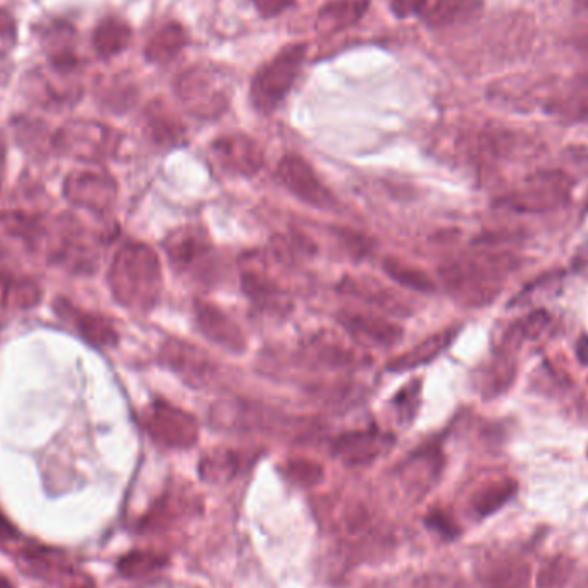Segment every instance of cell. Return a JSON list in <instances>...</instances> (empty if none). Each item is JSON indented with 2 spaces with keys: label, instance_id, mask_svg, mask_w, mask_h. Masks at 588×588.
<instances>
[{
  "label": "cell",
  "instance_id": "cell-1",
  "mask_svg": "<svg viewBox=\"0 0 588 588\" xmlns=\"http://www.w3.org/2000/svg\"><path fill=\"white\" fill-rule=\"evenodd\" d=\"M518 258L509 252H478L444 265V286L466 307H482L496 296L501 276L516 269Z\"/></svg>",
  "mask_w": 588,
  "mask_h": 588
},
{
  "label": "cell",
  "instance_id": "cell-2",
  "mask_svg": "<svg viewBox=\"0 0 588 588\" xmlns=\"http://www.w3.org/2000/svg\"><path fill=\"white\" fill-rule=\"evenodd\" d=\"M117 300L131 310H152L162 293V269L152 248L129 243L119 252L111 274Z\"/></svg>",
  "mask_w": 588,
  "mask_h": 588
},
{
  "label": "cell",
  "instance_id": "cell-3",
  "mask_svg": "<svg viewBox=\"0 0 588 588\" xmlns=\"http://www.w3.org/2000/svg\"><path fill=\"white\" fill-rule=\"evenodd\" d=\"M307 59L305 43H289L265 62L253 76L250 86L252 105L262 114H270L286 100Z\"/></svg>",
  "mask_w": 588,
  "mask_h": 588
},
{
  "label": "cell",
  "instance_id": "cell-4",
  "mask_svg": "<svg viewBox=\"0 0 588 588\" xmlns=\"http://www.w3.org/2000/svg\"><path fill=\"white\" fill-rule=\"evenodd\" d=\"M176 92L186 111L205 121L221 117L229 105L226 78L217 69L205 66H193L179 74Z\"/></svg>",
  "mask_w": 588,
  "mask_h": 588
},
{
  "label": "cell",
  "instance_id": "cell-5",
  "mask_svg": "<svg viewBox=\"0 0 588 588\" xmlns=\"http://www.w3.org/2000/svg\"><path fill=\"white\" fill-rule=\"evenodd\" d=\"M145 425L152 439L169 449H191L200 437L196 418L183 408L162 399H157L150 406Z\"/></svg>",
  "mask_w": 588,
  "mask_h": 588
},
{
  "label": "cell",
  "instance_id": "cell-6",
  "mask_svg": "<svg viewBox=\"0 0 588 588\" xmlns=\"http://www.w3.org/2000/svg\"><path fill=\"white\" fill-rule=\"evenodd\" d=\"M167 257L186 276L207 279L214 267V248L200 227H179L166 239Z\"/></svg>",
  "mask_w": 588,
  "mask_h": 588
},
{
  "label": "cell",
  "instance_id": "cell-7",
  "mask_svg": "<svg viewBox=\"0 0 588 588\" xmlns=\"http://www.w3.org/2000/svg\"><path fill=\"white\" fill-rule=\"evenodd\" d=\"M277 179L286 190L315 209L336 207V196L320 181L317 172L300 155H286L277 166Z\"/></svg>",
  "mask_w": 588,
  "mask_h": 588
},
{
  "label": "cell",
  "instance_id": "cell-8",
  "mask_svg": "<svg viewBox=\"0 0 588 588\" xmlns=\"http://www.w3.org/2000/svg\"><path fill=\"white\" fill-rule=\"evenodd\" d=\"M212 159L227 176L250 178L264 167V150L252 136L243 133L224 135L212 143Z\"/></svg>",
  "mask_w": 588,
  "mask_h": 588
},
{
  "label": "cell",
  "instance_id": "cell-9",
  "mask_svg": "<svg viewBox=\"0 0 588 588\" xmlns=\"http://www.w3.org/2000/svg\"><path fill=\"white\" fill-rule=\"evenodd\" d=\"M396 437L391 432L370 427L339 435L332 444V454L346 466H368L391 451Z\"/></svg>",
  "mask_w": 588,
  "mask_h": 588
},
{
  "label": "cell",
  "instance_id": "cell-10",
  "mask_svg": "<svg viewBox=\"0 0 588 588\" xmlns=\"http://www.w3.org/2000/svg\"><path fill=\"white\" fill-rule=\"evenodd\" d=\"M162 362L191 386L207 384L215 374V365L207 353L195 344L181 339H169L160 350Z\"/></svg>",
  "mask_w": 588,
  "mask_h": 588
},
{
  "label": "cell",
  "instance_id": "cell-11",
  "mask_svg": "<svg viewBox=\"0 0 588 588\" xmlns=\"http://www.w3.org/2000/svg\"><path fill=\"white\" fill-rule=\"evenodd\" d=\"M195 319L198 331L212 343L233 353L245 351V334L222 308L209 301L196 300Z\"/></svg>",
  "mask_w": 588,
  "mask_h": 588
},
{
  "label": "cell",
  "instance_id": "cell-12",
  "mask_svg": "<svg viewBox=\"0 0 588 588\" xmlns=\"http://www.w3.org/2000/svg\"><path fill=\"white\" fill-rule=\"evenodd\" d=\"M339 322L356 343L377 348H392L403 336V329L394 322L372 315V313H341Z\"/></svg>",
  "mask_w": 588,
  "mask_h": 588
},
{
  "label": "cell",
  "instance_id": "cell-13",
  "mask_svg": "<svg viewBox=\"0 0 588 588\" xmlns=\"http://www.w3.org/2000/svg\"><path fill=\"white\" fill-rule=\"evenodd\" d=\"M530 566L508 556H489L477 564V580L482 588H525L530 582Z\"/></svg>",
  "mask_w": 588,
  "mask_h": 588
},
{
  "label": "cell",
  "instance_id": "cell-14",
  "mask_svg": "<svg viewBox=\"0 0 588 588\" xmlns=\"http://www.w3.org/2000/svg\"><path fill=\"white\" fill-rule=\"evenodd\" d=\"M442 468V456L439 449H420L401 465V482L406 492L413 497L425 496V492L432 487Z\"/></svg>",
  "mask_w": 588,
  "mask_h": 588
},
{
  "label": "cell",
  "instance_id": "cell-15",
  "mask_svg": "<svg viewBox=\"0 0 588 588\" xmlns=\"http://www.w3.org/2000/svg\"><path fill=\"white\" fill-rule=\"evenodd\" d=\"M26 568L33 575H38L45 582L59 588H95V583L80 570L69 566L56 558H47L42 554L26 556Z\"/></svg>",
  "mask_w": 588,
  "mask_h": 588
},
{
  "label": "cell",
  "instance_id": "cell-16",
  "mask_svg": "<svg viewBox=\"0 0 588 588\" xmlns=\"http://www.w3.org/2000/svg\"><path fill=\"white\" fill-rule=\"evenodd\" d=\"M188 40L190 37L186 28L178 21H169L150 37L143 54L150 64L166 66L183 52Z\"/></svg>",
  "mask_w": 588,
  "mask_h": 588
},
{
  "label": "cell",
  "instance_id": "cell-17",
  "mask_svg": "<svg viewBox=\"0 0 588 588\" xmlns=\"http://www.w3.org/2000/svg\"><path fill=\"white\" fill-rule=\"evenodd\" d=\"M482 9V0H435L423 13V21L430 28L465 25L478 18Z\"/></svg>",
  "mask_w": 588,
  "mask_h": 588
},
{
  "label": "cell",
  "instance_id": "cell-18",
  "mask_svg": "<svg viewBox=\"0 0 588 588\" xmlns=\"http://www.w3.org/2000/svg\"><path fill=\"white\" fill-rule=\"evenodd\" d=\"M368 0H334L325 4L317 14V31L322 35H334L356 25L367 14Z\"/></svg>",
  "mask_w": 588,
  "mask_h": 588
},
{
  "label": "cell",
  "instance_id": "cell-19",
  "mask_svg": "<svg viewBox=\"0 0 588 588\" xmlns=\"http://www.w3.org/2000/svg\"><path fill=\"white\" fill-rule=\"evenodd\" d=\"M456 334H458V329H444V331L435 332L427 339H423L422 343L415 346L413 350L392 358L389 365H387V370H391V372H408L413 368L423 367L427 363L434 362L442 351H446V348L451 346Z\"/></svg>",
  "mask_w": 588,
  "mask_h": 588
},
{
  "label": "cell",
  "instance_id": "cell-20",
  "mask_svg": "<svg viewBox=\"0 0 588 588\" xmlns=\"http://www.w3.org/2000/svg\"><path fill=\"white\" fill-rule=\"evenodd\" d=\"M303 358L308 365L327 370L353 368L360 362V358L350 351V348L324 336L313 337L303 350Z\"/></svg>",
  "mask_w": 588,
  "mask_h": 588
},
{
  "label": "cell",
  "instance_id": "cell-21",
  "mask_svg": "<svg viewBox=\"0 0 588 588\" xmlns=\"http://www.w3.org/2000/svg\"><path fill=\"white\" fill-rule=\"evenodd\" d=\"M131 38V26L124 19L109 16L102 19L93 31V47L100 57H114L128 49Z\"/></svg>",
  "mask_w": 588,
  "mask_h": 588
},
{
  "label": "cell",
  "instance_id": "cell-22",
  "mask_svg": "<svg viewBox=\"0 0 588 588\" xmlns=\"http://www.w3.org/2000/svg\"><path fill=\"white\" fill-rule=\"evenodd\" d=\"M148 133L152 140L162 147H176L181 145L186 135V128L179 117L174 116L166 105L155 102L148 107Z\"/></svg>",
  "mask_w": 588,
  "mask_h": 588
},
{
  "label": "cell",
  "instance_id": "cell-23",
  "mask_svg": "<svg viewBox=\"0 0 588 588\" xmlns=\"http://www.w3.org/2000/svg\"><path fill=\"white\" fill-rule=\"evenodd\" d=\"M245 465V458L233 449H215L200 461V477L210 484H226L238 477Z\"/></svg>",
  "mask_w": 588,
  "mask_h": 588
},
{
  "label": "cell",
  "instance_id": "cell-24",
  "mask_svg": "<svg viewBox=\"0 0 588 588\" xmlns=\"http://www.w3.org/2000/svg\"><path fill=\"white\" fill-rule=\"evenodd\" d=\"M243 289H245L246 296L252 301L253 307L260 308V310L281 312L288 307L281 289L277 288L272 279L258 270H248L243 274Z\"/></svg>",
  "mask_w": 588,
  "mask_h": 588
},
{
  "label": "cell",
  "instance_id": "cell-25",
  "mask_svg": "<svg viewBox=\"0 0 588 588\" xmlns=\"http://www.w3.org/2000/svg\"><path fill=\"white\" fill-rule=\"evenodd\" d=\"M566 198H568V193L527 186L525 191H518L515 195L504 196L499 205L509 210H515V212H521V214L547 212V210L559 207Z\"/></svg>",
  "mask_w": 588,
  "mask_h": 588
},
{
  "label": "cell",
  "instance_id": "cell-26",
  "mask_svg": "<svg viewBox=\"0 0 588 588\" xmlns=\"http://www.w3.org/2000/svg\"><path fill=\"white\" fill-rule=\"evenodd\" d=\"M516 489H518V485L511 478H503V480H496L492 484L484 485L472 497L473 515L477 518H485V516L496 513L503 508L504 504L508 503L511 497L515 496Z\"/></svg>",
  "mask_w": 588,
  "mask_h": 588
},
{
  "label": "cell",
  "instance_id": "cell-27",
  "mask_svg": "<svg viewBox=\"0 0 588 588\" xmlns=\"http://www.w3.org/2000/svg\"><path fill=\"white\" fill-rule=\"evenodd\" d=\"M341 511H334L331 515L332 527L341 533L344 539H360L367 535L372 528V518L367 508L360 503H350L341 506Z\"/></svg>",
  "mask_w": 588,
  "mask_h": 588
},
{
  "label": "cell",
  "instance_id": "cell-28",
  "mask_svg": "<svg viewBox=\"0 0 588 588\" xmlns=\"http://www.w3.org/2000/svg\"><path fill=\"white\" fill-rule=\"evenodd\" d=\"M382 269L392 281L398 282L405 288L420 291V293H432L435 289L434 282L423 270L415 269L413 265L406 264L399 258H386Z\"/></svg>",
  "mask_w": 588,
  "mask_h": 588
},
{
  "label": "cell",
  "instance_id": "cell-29",
  "mask_svg": "<svg viewBox=\"0 0 588 588\" xmlns=\"http://www.w3.org/2000/svg\"><path fill=\"white\" fill-rule=\"evenodd\" d=\"M344 288L351 294L356 296L365 303H370L374 307H379L380 310L386 312L403 313V303L392 298L391 293L387 289L380 288L379 284H370V282L356 281V279H346Z\"/></svg>",
  "mask_w": 588,
  "mask_h": 588
},
{
  "label": "cell",
  "instance_id": "cell-30",
  "mask_svg": "<svg viewBox=\"0 0 588 588\" xmlns=\"http://www.w3.org/2000/svg\"><path fill=\"white\" fill-rule=\"evenodd\" d=\"M166 564V556H162L159 552H129V554H126V556L119 561V571H121L123 575L129 576V578H136V576L154 573V571L164 568Z\"/></svg>",
  "mask_w": 588,
  "mask_h": 588
},
{
  "label": "cell",
  "instance_id": "cell-31",
  "mask_svg": "<svg viewBox=\"0 0 588 588\" xmlns=\"http://www.w3.org/2000/svg\"><path fill=\"white\" fill-rule=\"evenodd\" d=\"M282 475L288 482L298 487H313L324 477V468L317 461L293 458L282 466Z\"/></svg>",
  "mask_w": 588,
  "mask_h": 588
},
{
  "label": "cell",
  "instance_id": "cell-32",
  "mask_svg": "<svg viewBox=\"0 0 588 588\" xmlns=\"http://www.w3.org/2000/svg\"><path fill=\"white\" fill-rule=\"evenodd\" d=\"M571 571H573V561L564 556H558L547 561L540 568L537 585L539 588H563L570 580Z\"/></svg>",
  "mask_w": 588,
  "mask_h": 588
},
{
  "label": "cell",
  "instance_id": "cell-33",
  "mask_svg": "<svg viewBox=\"0 0 588 588\" xmlns=\"http://www.w3.org/2000/svg\"><path fill=\"white\" fill-rule=\"evenodd\" d=\"M425 525L442 539H456L460 535V527L456 525V521L442 509H430L425 516Z\"/></svg>",
  "mask_w": 588,
  "mask_h": 588
},
{
  "label": "cell",
  "instance_id": "cell-34",
  "mask_svg": "<svg viewBox=\"0 0 588 588\" xmlns=\"http://www.w3.org/2000/svg\"><path fill=\"white\" fill-rule=\"evenodd\" d=\"M551 322V315L546 310H535L528 313L525 319H521L516 324V329L520 332L521 339H537V337L546 331L547 325Z\"/></svg>",
  "mask_w": 588,
  "mask_h": 588
},
{
  "label": "cell",
  "instance_id": "cell-35",
  "mask_svg": "<svg viewBox=\"0 0 588 588\" xmlns=\"http://www.w3.org/2000/svg\"><path fill=\"white\" fill-rule=\"evenodd\" d=\"M418 394H420V386L418 382H411L410 386L401 389L396 399H394V408L399 411V415L403 420H411L413 415L417 413L418 408Z\"/></svg>",
  "mask_w": 588,
  "mask_h": 588
},
{
  "label": "cell",
  "instance_id": "cell-36",
  "mask_svg": "<svg viewBox=\"0 0 588 588\" xmlns=\"http://www.w3.org/2000/svg\"><path fill=\"white\" fill-rule=\"evenodd\" d=\"M551 112L564 117V119L575 121V123H588V98L568 100V102L552 105Z\"/></svg>",
  "mask_w": 588,
  "mask_h": 588
},
{
  "label": "cell",
  "instance_id": "cell-37",
  "mask_svg": "<svg viewBox=\"0 0 588 588\" xmlns=\"http://www.w3.org/2000/svg\"><path fill=\"white\" fill-rule=\"evenodd\" d=\"M18 40V28L13 16L0 9V57L7 56Z\"/></svg>",
  "mask_w": 588,
  "mask_h": 588
},
{
  "label": "cell",
  "instance_id": "cell-38",
  "mask_svg": "<svg viewBox=\"0 0 588 588\" xmlns=\"http://www.w3.org/2000/svg\"><path fill=\"white\" fill-rule=\"evenodd\" d=\"M410 588H466L463 583L454 576L444 573H425L413 580Z\"/></svg>",
  "mask_w": 588,
  "mask_h": 588
},
{
  "label": "cell",
  "instance_id": "cell-39",
  "mask_svg": "<svg viewBox=\"0 0 588 588\" xmlns=\"http://www.w3.org/2000/svg\"><path fill=\"white\" fill-rule=\"evenodd\" d=\"M427 7H429V0H391L392 14L399 19L423 16Z\"/></svg>",
  "mask_w": 588,
  "mask_h": 588
},
{
  "label": "cell",
  "instance_id": "cell-40",
  "mask_svg": "<svg viewBox=\"0 0 588 588\" xmlns=\"http://www.w3.org/2000/svg\"><path fill=\"white\" fill-rule=\"evenodd\" d=\"M253 6L262 18H276L279 14L286 13L294 6L296 0H252Z\"/></svg>",
  "mask_w": 588,
  "mask_h": 588
},
{
  "label": "cell",
  "instance_id": "cell-41",
  "mask_svg": "<svg viewBox=\"0 0 588 588\" xmlns=\"http://www.w3.org/2000/svg\"><path fill=\"white\" fill-rule=\"evenodd\" d=\"M576 356L582 365H588V336H582L576 344Z\"/></svg>",
  "mask_w": 588,
  "mask_h": 588
},
{
  "label": "cell",
  "instance_id": "cell-42",
  "mask_svg": "<svg viewBox=\"0 0 588 588\" xmlns=\"http://www.w3.org/2000/svg\"><path fill=\"white\" fill-rule=\"evenodd\" d=\"M0 588H14L11 583L7 582L6 578L0 576Z\"/></svg>",
  "mask_w": 588,
  "mask_h": 588
}]
</instances>
